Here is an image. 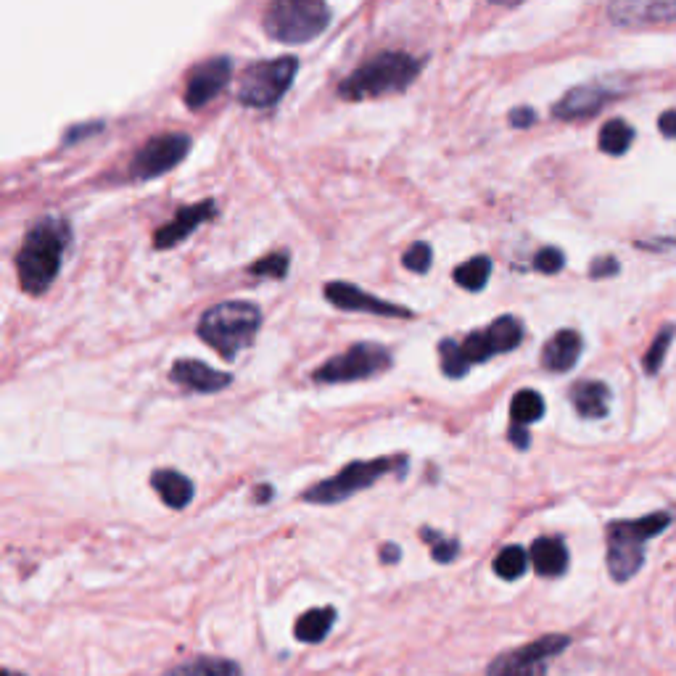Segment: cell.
I'll use <instances>...</instances> for the list:
<instances>
[{"label": "cell", "instance_id": "1", "mask_svg": "<svg viewBox=\"0 0 676 676\" xmlns=\"http://www.w3.org/2000/svg\"><path fill=\"white\" fill-rule=\"evenodd\" d=\"M69 243H72V225L56 214L37 220L27 230L24 243L16 251V275H19V286L27 294L43 296L53 286L64 265Z\"/></svg>", "mask_w": 676, "mask_h": 676}, {"label": "cell", "instance_id": "2", "mask_svg": "<svg viewBox=\"0 0 676 676\" xmlns=\"http://www.w3.org/2000/svg\"><path fill=\"white\" fill-rule=\"evenodd\" d=\"M423 61L405 51H383L354 69L338 82L336 93L344 101H368V98L402 93L418 80Z\"/></svg>", "mask_w": 676, "mask_h": 676}, {"label": "cell", "instance_id": "3", "mask_svg": "<svg viewBox=\"0 0 676 676\" xmlns=\"http://www.w3.org/2000/svg\"><path fill=\"white\" fill-rule=\"evenodd\" d=\"M259 325L262 309L254 302H220L201 315L196 333L222 360L233 362L241 349L254 344Z\"/></svg>", "mask_w": 676, "mask_h": 676}, {"label": "cell", "instance_id": "4", "mask_svg": "<svg viewBox=\"0 0 676 676\" xmlns=\"http://www.w3.org/2000/svg\"><path fill=\"white\" fill-rule=\"evenodd\" d=\"M671 523L669 513H650L634 521H616L608 526V574L624 584L645 566V542L658 537Z\"/></svg>", "mask_w": 676, "mask_h": 676}, {"label": "cell", "instance_id": "5", "mask_svg": "<svg viewBox=\"0 0 676 676\" xmlns=\"http://www.w3.org/2000/svg\"><path fill=\"white\" fill-rule=\"evenodd\" d=\"M331 24V8L320 0H275L265 8L262 27L283 45H304L323 35Z\"/></svg>", "mask_w": 676, "mask_h": 676}, {"label": "cell", "instance_id": "6", "mask_svg": "<svg viewBox=\"0 0 676 676\" xmlns=\"http://www.w3.org/2000/svg\"><path fill=\"white\" fill-rule=\"evenodd\" d=\"M397 473L399 478L407 473V455H389V457H375V460H354L341 473L333 478H325L320 484L309 486L302 494L307 502L315 505H336V502L349 500L352 494L365 492L378 481V478Z\"/></svg>", "mask_w": 676, "mask_h": 676}, {"label": "cell", "instance_id": "7", "mask_svg": "<svg viewBox=\"0 0 676 676\" xmlns=\"http://www.w3.org/2000/svg\"><path fill=\"white\" fill-rule=\"evenodd\" d=\"M296 72H299V61L294 56L257 61L241 74L238 101L249 109H272L288 93Z\"/></svg>", "mask_w": 676, "mask_h": 676}, {"label": "cell", "instance_id": "8", "mask_svg": "<svg viewBox=\"0 0 676 676\" xmlns=\"http://www.w3.org/2000/svg\"><path fill=\"white\" fill-rule=\"evenodd\" d=\"M391 368V352L373 341H360L349 346L344 354H336L312 373L315 383H354L368 381Z\"/></svg>", "mask_w": 676, "mask_h": 676}, {"label": "cell", "instance_id": "9", "mask_svg": "<svg viewBox=\"0 0 676 676\" xmlns=\"http://www.w3.org/2000/svg\"><path fill=\"white\" fill-rule=\"evenodd\" d=\"M568 645H571V637L566 634H544L518 650L497 655L492 666L486 669V676H547V663L563 653Z\"/></svg>", "mask_w": 676, "mask_h": 676}, {"label": "cell", "instance_id": "10", "mask_svg": "<svg viewBox=\"0 0 676 676\" xmlns=\"http://www.w3.org/2000/svg\"><path fill=\"white\" fill-rule=\"evenodd\" d=\"M191 151V138L185 133H159L148 138L135 151L133 162L127 167V175L133 180H154L175 169Z\"/></svg>", "mask_w": 676, "mask_h": 676}, {"label": "cell", "instance_id": "11", "mask_svg": "<svg viewBox=\"0 0 676 676\" xmlns=\"http://www.w3.org/2000/svg\"><path fill=\"white\" fill-rule=\"evenodd\" d=\"M230 77H233V59L230 56H212V59L199 61L185 77L183 103L191 111L204 109L206 103L228 88Z\"/></svg>", "mask_w": 676, "mask_h": 676}, {"label": "cell", "instance_id": "12", "mask_svg": "<svg viewBox=\"0 0 676 676\" xmlns=\"http://www.w3.org/2000/svg\"><path fill=\"white\" fill-rule=\"evenodd\" d=\"M325 299L336 309H344V312H370V315L381 317H412V312L407 307L383 302L378 296L368 294V291H362V288L352 286V283H344V280L328 283L325 286Z\"/></svg>", "mask_w": 676, "mask_h": 676}, {"label": "cell", "instance_id": "13", "mask_svg": "<svg viewBox=\"0 0 676 676\" xmlns=\"http://www.w3.org/2000/svg\"><path fill=\"white\" fill-rule=\"evenodd\" d=\"M618 93H621L618 88H613V85H600V82H592V85H579V88L568 90L566 96L555 103L552 114H555L558 119H566V122L595 117L597 111L603 109L608 101H613Z\"/></svg>", "mask_w": 676, "mask_h": 676}, {"label": "cell", "instance_id": "14", "mask_svg": "<svg viewBox=\"0 0 676 676\" xmlns=\"http://www.w3.org/2000/svg\"><path fill=\"white\" fill-rule=\"evenodd\" d=\"M214 217H217V204L212 199L177 209L175 220H169L167 225H162L154 233V249H172V246L183 243L185 238L191 236L199 225L214 220Z\"/></svg>", "mask_w": 676, "mask_h": 676}, {"label": "cell", "instance_id": "15", "mask_svg": "<svg viewBox=\"0 0 676 676\" xmlns=\"http://www.w3.org/2000/svg\"><path fill=\"white\" fill-rule=\"evenodd\" d=\"M169 381L188 391H196V394H214V391L228 389L230 383H233V375L214 370L212 365H206L201 360L183 357V360H177L172 365V370H169Z\"/></svg>", "mask_w": 676, "mask_h": 676}, {"label": "cell", "instance_id": "16", "mask_svg": "<svg viewBox=\"0 0 676 676\" xmlns=\"http://www.w3.org/2000/svg\"><path fill=\"white\" fill-rule=\"evenodd\" d=\"M610 22L616 27H650V24H674L676 0H650V3H613L608 8Z\"/></svg>", "mask_w": 676, "mask_h": 676}, {"label": "cell", "instance_id": "17", "mask_svg": "<svg viewBox=\"0 0 676 676\" xmlns=\"http://www.w3.org/2000/svg\"><path fill=\"white\" fill-rule=\"evenodd\" d=\"M581 349H584V341H581L579 333L571 331V328L558 331L544 344L542 368L552 370V373H568L579 360Z\"/></svg>", "mask_w": 676, "mask_h": 676}, {"label": "cell", "instance_id": "18", "mask_svg": "<svg viewBox=\"0 0 676 676\" xmlns=\"http://www.w3.org/2000/svg\"><path fill=\"white\" fill-rule=\"evenodd\" d=\"M531 566L544 579H558L568 571V547L560 537L534 539L529 550Z\"/></svg>", "mask_w": 676, "mask_h": 676}, {"label": "cell", "instance_id": "19", "mask_svg": "<svg viewBox=\"0 0 676 676\" xmlns=\"http://www.w3.org/2000/svg\"><path fill=\"white\" fill-rule=\"evenodd\" d=\"M151 486L159 494V500L172 510H183L193 500V484L191 478L183 476L180 471L162 468V471L151 473Z\"/></svg>", "mask_w": 676, "mask_h": 676}, {"label": "cell", "instance_id": "20", "mask_svg": "<svg viewBox=\"0 0 676 676\" xmlns=\"http://www.w3.org/2000/svg\"><path fill=\"white\" fill-rule=\"evenodd\" d=\"M571 402L581 418H605L610 410V389L603 381H579L571 389Z\"/></svg>", "mask_w": 676, "mask_h": 676}, {"label": "cell", "instance_id": "21", "mask_svg": "<svg viewBox=\"0 0 676 676\" xmlns=\"http://www.w3.org/2000/svg\"><path fill=\"white\" fill-rule=\"evenodd\" d=\"M484 333V341H486V349H489V357H494V354H505V352H513V349H518L523 341V325L518 317L513 315H500L497 320H494Z\"/></svg>", "mask_w": 676, "mask_h": 676}, {"label": "cell", "instance_id": "22", "mask_svg": "<svg viewBox=\"0 0 676 676\" xmlns=\"http://www.w3.org/2000/svg\"><path fill=\"white\" fill-rule=\"evenodd\" d=\"M159 676H243L241 666L228 658H212V655H199L191 661H183L167 669Z\"/></svg>", "mask_w": 676, "mask_h": 676}, {"label": "cell", "instance_id": "23", "mask_svg": "<svg viewBox=\"0 0 676 676\" xmlns=\"http://www.w3.org/2000/svg\"><path fill=\"white\" fill-rule=\"evenodd\" d=\"M336 624V610L333 608H312L304 616L296 618L294 637L307 645H317L328 637V632Z\"/></svg>", "mask_w": 676, "mask_h": 676}, {"label": "cell", "instance_id": "24", "mask_svg": "<svg viewBox=\"0 0 676 676\" xmlns=\"http://www.w3.org/2000/svg\"><path fill=\"white\" fill-rule=\"evenodd\" d=\"M632 143L634 127L629 122H624V119H610V122H605L603 130H600V138H597L600 151L608 156H624Z\"/></svg>", "mask_w": 676, "mask_h": 676}, {"label": "cell", "instance_id": "25", "mask_svg": "<svg viewBox=\"0 0 676 676\" xmlns=\"http://www.w3.org/2000/svg\"><path fill=\"white\" fill-rule=\"evenodd\" d=\"M544 415V399L539 391L534 389H521L510 402V420L515 426H526L529 423H537Z\"/></svg>", "mask_w": 676, "mask_h": 676}, {"label": "cell", "instance_id": "26", "mask_svg": "<svg viewBox=\"0 0 676 676\" xmlns=\"http://www.w3.org/2000/svg\"><path fill=\"white\" fill-rule=\"evenodd\" d=\"M489 275H492V259L486 254L468 259V262L455 267V283L465 288V291H481L489 283Z\"/></svg>", "mask_w": 676, "mask_h": 676}, {"label": "cell", "instance_id": "27", "mask_svg": "<svg viewBox=\"0 0 676 676\" xmlns=\"http://www.w3.org/2000/svg\"><path fill=\"white\" fill-rule=\"evenodd\" d=\"M529 552L518 547V544H507L497 552V558H494V574L500 576L505 581H515L521 579L526 574V568H529Z\"/></svg>", "mask_w": 676, "mask_h": 676}, {"label": "cell", "instance_id": "28", "mask_svg": "<svg viewBox=\"0 0 676 676\" xmlns=\"http://www.w3.org/2000/svg\"><path fill=\"white\" fill-rule=\"evenodd\" d=\"M439 360L441 373L447 378H463L471 370V362L465 357L463 344H457L455 338H441L439 341Z\"/></svg>", "mask_w": 676, "mask_h": 676}, {"label": "cell", "instance_id": "29", "mask_svg": "<svg viewBox=\"0 0 676 676\" xmlns=\"http://www.w3.org/2000/svg\"><path fill=\"white\" fill-rule=\"evenodd\" d=\"M420 539L431 544V558H434L436 563H444V566H447V563H455L457 555H460V542L452 537H444L441 531L423 526V529H420Z\"/></svg>", "mask_w": 676, "mask_h": 676}, {"label": "cell", "instance_id": "30", "mask_svg": "<svg viewBox=\"0 0 676 676\" xmlns=\"http://www.w3.org/2000/svg\"><path fill=\"white\" fill-rule=\"evenodd\" d=\"M288 265H291V257H288L286 249L270 251L267 257H262L249 267V275L267 280H283L288 275Z\"/></svg>", "mask_w": 676, "mask_h": 676}, {"label": "cell", "instance_id": "31", "mask_svg": "<svg viewBox=\"0 0 676 676\" xmlns=\"http://www.w3.org/2000/svg\"><path fill=\"white\" fill-rule=\"evenodd\" d=\"M674 333L676 325H666V328H661V333L655 336L653 346H650L645 352V357H642V368H645L647 375H655L661 370L663 360H666V352H669L671 341H674Z\"/></svg>", "mask_w": 676, "mask_h": 676}, {"label": "cell", "instance_id": "32", "mask_svg": "<svg viewBox=\"0 0 676 676\" xmlns=\"http://www.w3.org/2000/svg\"><path fill=\"white\" fill-rule=\"evenodd\" d=\"M402 265L407 267L410 272H418V275H426L434 265V251L428 246L426 241H415L410 249L402 254Z\"/></svg>", "mask_w": 676, "mask_h": 676}, {"label": "cell", "instance_id": "33", "mask_svg": "<svg viewBox=\"0 0 676 676\" xmlns=\"http://www.w3.org/2000/svg\"><path fill=\"white\" fill-rule=\"evenodd\" d=\"M563 265H566V257H563V251L555 249V246H547V249H542L534 257V267H537L539 272H544V275H555V272L563 270Z\"/></svg>", "mask_w": 676, "mask_h": 676}, {"label": "cell", "instance_id": "34", "mask_svg": "<svg viewBox=\"0 0 676 676\" xmlns=\"http://www.w3.org/2000/svg\"><path fill=\"white\" fill-rule=\"evenodd\" d=\"M463 352H465V357H468V362H471V365L492 360V357H489V349H486L484 333H481V331H473V333H468V336H465Z\"/></svg>", "mask_w": 676, "mask_h": 676}, {"label": "cell", "instance_id": "35", "mask_svg": "<svg viewBox=\"0 0 676 676\" xmlns=\"http://www.w3.org/2000/svg\"><path fill=\"white\" fill-rule=\"evenodd\" d=\"M613 275H618V262L613 257H600L592 262V267H589V278H613Z\"/></svg>", "mask_w": 676, "mask_h": 676}, {"label": "cell", "instance_id": "36", "mask_svg": "<svg viewBox=\"0 0 676 676\" xmlns=\"http://www.w3.org/2000/svg\"><path fill=\"white\" fill-rule=\"evenodd\" d=\"M537 122V114H534V109H529V106H518V109L510 111V125L518 127V130H526V127H531Z\"/></svg>", "mask_w": 676, "mask_h": 676}, {"label": "cell", "instance_id": "37", "mask_svg": "<svg viewBox=\"0 0 676 676\" xmlns=\"http://www.w3.org/2000/svg\"><path fill=\"white\" fill-rule=\"evenodd\" d=\"M507 439L513 441V447L515 449H529L531 447V434H529V428L526 426H510V431H507Z\"/></svg>", "mask_w": 676, "mask_h": 676}, {"label": "cell", "instance_id": "38", "mask_svg": "<svg viewBox=\"0 0 676 676\" xmlns=\"http://www.w3.org/2000/svg\"><path fill=\"white\" fill-rule=\"evenodd\" d=\"M378 558H381V563H386V566H394V563H399L402 560V550H399L397 544H381V550H378Z\"/></svg>", "mask_w": 676, "mask_h": 676}, {"label": "cell", "instance_id": "39", "mask_svg": "<svg viewBox=\"0 0 676 676\" xmlns=\"http://www.w3.org/2000/svg\"><path fill=\"white\" fill-rule=\"evenodd\" d=\"M658 127H661V133L666 135V138H676V111H666V114H661Z\"/></svg>", "mask_w": 676, "mask_h": 676}, {"label": "cell", "instance_id": "40", "mask_svg": "<svg viewBox=\"0 0 676 676\" xmlns=\"http://www.w3.org/2000/svg\"><path fill=\"white\" fill-rule=\"evenodd\" d=\"M272 486L270 484H259L257 489H254V502H259V505H265V502L272 500Z\"/></svg>", "mask_w": 676, "mask_h": 676}, {"label": "cell", "instance_id": "41", "mask_svg": "<svg viewBox=\"0 0 676 676\" xmlns=\"http://www.w3.org/2000/svg\"><path fill=\"white\" fill-rule=\"evenodd\" d=\"M3 676H24V674H16V671H11V669H6V671H3Z\"/></svg>", "mask_w": 676, "mask_h": 676}]
</instances>
